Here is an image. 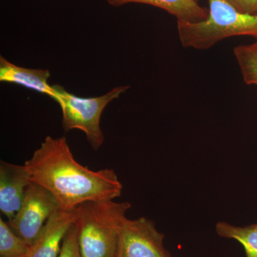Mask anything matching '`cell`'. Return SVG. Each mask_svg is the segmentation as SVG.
<instances>
[{
    "label": "cell",
    "instance_id": "cell-1",
    "mask_svg": "<svg viewBox=\"0 0 257 257\" xmlns=\"http://www.w3.org/2000/svg\"><path fill=\"white\" fill-rule=\"evenodd\" d=\"M25 165L32 182L52 193L63 210H73L87 202L114 200L122 192L114 170L93 171L79 164L64 137L47 136Z\"/></svg>",
    "mask_w": 257,
    "mask_h": 257
},
{
    "label": "cell",
    "instance_id": "cell-2",
    "mask_svg": "<svg viewBox=\"0 0 257 257\" xmlns=\"http://www.w3.org/2000/svg\"><path fill=\"white\" fill-rule=\"evenodd\" d=\"M130 202L93 201L77 207L74 221L81 257H116Z\"/></svg>",
    "mask_w": 257,
    "mask_h": 257
},
{
    "label": "cell",
    "instance_id": "cell-3",
    "mask_svg": "<svg viewBox=\"0 0 257 257\" xmlns=\"http://www.w3.org/2000/svg\"><path fill=\"white\" fill-rule=\"evenodd\" d=\"M208 3L207 18L197 22H177L182 46L205 50L231 37L257 39V15L240 12L224 0H208Z\"/></svg>",
    "mask_w": 257,
    "mask_h": 257
},
{
    "label": "cell",
    "instance_id": "cell-4",
    "mask_svg": "<svg viewBox=\"0 0 257 257\" xmlns=\"http://www.w3.org/2000/svg\"><path fill=\"white\" fill-rule=\"evenodd\" d=\"M58 103L62 111V126L66 133L79 130L85 133L87 141L94 150L103 145L104 135L101 130V114L108 104L126 92L128 86L113 88L103 95L96 97H81L71 94L60 85H54Z\"/></svg>",
    "mask_w": 257,
    "mask_h": 257
},
{
    "label": "cell",
    "instance_id": "cell-5",
    "mask_svg": "<svg viewBox=\"0 0 257 257\" xmlns=\"http://www.w3.org/2000/svg\"><path fill=\"white\" fill-rule=\"evenodd\" d=\"M60 209L52 193L32 182L26 189L21 207L8 223L31 246L49 218Z\"/></svg>",
    "mask_w": 257,
    "mask_h": 257
},
{
    "label": "cell",
    "instance_id": "cell-6",
    "mask_svg": "<svg viewBox=\"0 0 257 257\" xmlns=\"http://www.w3.org/2000/svg\"><path fill=\"white\" fill-rule=\"evenodd\" d=\"M165 235L145 217L128 219L120 234L116 257H173L165 248Z\"/></svg>",
    "mask_w": 257,
    "mask_h": 257
},
{
    "label": "cell",
    "instance_id": "cell-7",
    "mask_svg": "<svg viewBox=\"0 0 257 257\" xmlns=\"http://www.w3.org/2000/svg\"><path fill=\"white\" fill-rule=\"evenodd\" d=\"M32 182L31 174L25 165L0 162V211L11 220L23 204L25 192Z\"/></svg>",
    "mask_w": 257,
    "mask_h": 257
},
{
    "label": "cell",
    "instance_id": "cell-8",
    "mask_svg": "<svg viewBox=\"0 0 257 257\" xmlns=\"http://www.w3.org/2000/svg\"><path fill=\"white\" fill-rule=\"evenodd\" d=\"M76 218L77 208L70 211H56L30 246L28 257H58L64 237Z\"/></svg>",
    "mask_w": 257,
    "mask_h": 257
},
{
    "label": "cell",
    "instance_id": "cell-9",
    "mask_svg": "<svg viewBox=\"0 0 257 257\" xmlns=\"http://www.w3.org/2000/svg\"><path fill=\"white\" fill-rule=\"evenodd\" d=\"M50 77L49 69H29L20 67L0 57V81L14 83L32 89L35 92L46 94L57 101L58 99L55 87L49 84Z\"/></svg>",
    "mask_w": 257,
    "mask_h": 257
},
{
    "label": "cell",
    "instance_id": "cell-10",
    "mask_svg": "<svg viewBox=\"0 0 257 257\" xmlns=\"http://www.w3.org/2000/svg\"><path fill=\"white\" fill-rule=\"evenodd\" d=\"M108 4L120 7L130 3L152 5L165 10L177 19V22H197L207 18L208 11L197 0H105Z\"/></svg>",
    "mask_w": 257,
    "mask_h": 257
},
{
    "label": "cell",
    "instance_id": "cell-11",
    "mask_svg": "<svg viewBox=\"0 0 257 257\" xmlns=\"http://www.w3.org/2000/svg\"><path fill=\"white\" fill-rule=\"evenodd\" d=\"M215 230L221 237L234 239L241 243L246 257H257V223L246 226H236L220 221L216 224Z\"/></svg>",
    "mask_w": 257,
    "mask_h": 257
},
{
    "label": "cell",
    "instance_id": "cell-12",
    "mask_svg": "<svg viewBox=\"0 0 257 257\" xmlns=\"http://www.w3.org/2000/svg\"><path fill=\"white\" fill-rule=\"evenodd\" d=\"M30 246L0 218V257H28Z\"/></svg>",
    "mask_w": 257,
    "mask_h": 257
},
{
    "label": "cell",
    "instance_id": "cell-13",
    "mask_svg": "<svg viewBox=\"0 0 257 257\" xmlns=\"http://www.w3.org/2000/svg\"><path fill=\"white\" fill-rule=\"evenodd\" d=\"M234 55L243 82L248 85H257V39L253 43L234 47Z\"/></svg>",
    "mask_w": 257,
    "mask_h": 257
},
{
    "label": "cell",
    "instance_id": "cell-14",
    "mask_svg": "<svg viewBox=\"0 0 257 257\" xmlns=\"http://www.w3.org/2000/svg\"><path fill=\"white\" fill-rule=\"evenodd\" d=\"M58 257H81L77 241V230L74 224L69 228L64 237Z\"/></svg>",
    "mask_w": 257,
    "mask_h": 257
},
{
    "label": "cell",
    "instance_id": "cell-15",
    "mask_svg": "<svg viewBox=\"0 0 257 257\" xmlns=\"http://www.w3.org/2000/svg\"><path fill=\"white\" fill-rule=\"evenodd\" d=\"M236 10L250 15H257V0H224Z\"/></svg>",
    "mask_w": 257,
    "mask_h": 257
}]
</instances>
